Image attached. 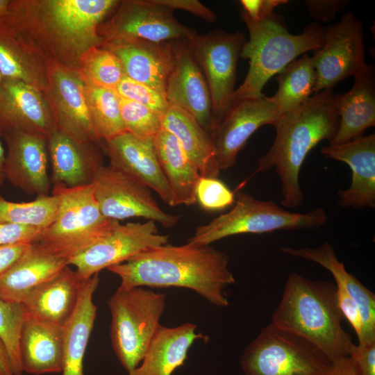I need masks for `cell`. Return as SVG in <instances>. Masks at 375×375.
Instances as JSON below:
<instances>
[{
    "label": "cell",
    "mask_w": 375,
    "mask_h": 375,
    "mask_svg": "<svg viewBox=\"0 0 375 375\" xmlns=\"http://www.w3.org/2000/svg\"><path fill=\"white\" fill-rule=\"evenodd\" d=\"M117 0H14L3 16L47 58L78 69L82 56L101 46L99 27Z\"/></svg>",
    "instance_id": "6da1fadb"
},
{
    "label": "cell",
    "mask_w": 375,
    "mask_h": 375,
    "mask_svg": "<svg viewBox=\"0 0 375 375\" xmlns=\"http://www.w3.org/2000/svg\"><path fill=\"white\" fill-rule=\"evenodd\" d=\"M228 256L210 245L165 244L143 251L108 269L122 288H182L194 291L212 305H229L226 288L235 283Z\"/></svg>",
    "instance_id": "7a4b0ae2"
},
{
    "label": "cell",
    "mask_w": 375,
    "mask_h": 375,
    "mask_svg": "<svg viewBox=\"0 0 375 375\" xmlns=\"http://www.w3.org/2000/svg\"><path fill=\"white\" fill-rule=\"evenodd\" d=\"M335 94L333 89L316 93L300 106L282 115L273 124L274 141L260 158L254 174L275 169L281 183V203L284 207L301 205V166L317 144L324 140L330 142L337 133L339 116Z\"/></svg>",
    "instance_id": "3957f363"
},
{
    "label": "cell",
    "mask_w": 375,
    "mask_h": 375,
    "mask_svg": "<svg viewBox=\"0 0 375 375\" xmlns=\"http://www.w3.org/2000/svg\"><path fill=\"white\" fill-rule=\"evenodd\" d=\"M335 283L289 274L272 324L319 347L331 360L349 356L353 343L344 330Z\"/></svg>",
    "instance_id": "277c9868"
},
{
    "label": "cell",
    "mask_w": 375,
    "mask_h": 375,
    "mask_svg": "<svg viewBox=\"0 0 375 375\" xmlns=\"http://www.w3.org/2000/svg\"><path fill=\"white\" fill-rule=\"evenodd\" d=\"M249 38L243 46L240 58L249 60V67L243 83L235 90L231 103L262 96V90L273 76L299 55L319 49L323 44L326 28L315 22L300 34H292L283 18L253 22L241 12Z\"/></svg>",
    "instance_id": "5b68a950"
},
{
    "label": "cell",
    "mask_w": 375,
    "mask_h": 375,
    "mask_svg": "<svg viewBox=\"0 0 375 375\" xmlns=\"http://www.w3.org/2000/svg\"><path fill=\"white\" fill-rule=\"evenodd\" d=\"M327 221L328 215L322 208L304 213L291 212L273 201H260L248 193L238 192L232 209L209 223L199 226L188 242L210 245L239 234L317 228Z\"/></svg>",
    "instance_id": "8992f818"
},
{
    "label": "cell",
    "mask_w": 375,
    "mask_h": 375,
    "mask_svg": "<svg viewBox=\"0 0 375 375\" xmlns=\"http://www.w3.org/2000/svg\"><path fill=\"white\" fill-rule=\"evenodd\" d=\"M112 349L128 372L141 362L159 326L166 295L144 287H119L108 301Z\"/></svg>",
    "instance_id": "52a82bcc"
},
{
    "label": "cell",
    "mask_w": 375,
    "mask_h": 375,
    "mask_svg": "<svg viewBox=\"0 0 375 375\" xmlns=\"http://www.w3.org/2000/svg\"><path fill=\"white\" fill-rule=\"evenodd\" d=\"M52 194L58 198L56 214L38 242L68 261L99 240L112 219L102 215L92 184L53 187Z\"/></svg>",
    "instance_id": "ba28073f"
},
{
    "label": "cell",
    "mask_w": 375,
    "mask_h": 375,
    "mask_svg": "<svg viewBox=\"0 0 375 375\" xmlns=\"http://www.w3.org/2000/svg\"><path fill=\"white\" fill-rule=\"evenodd\" d=\"M244 375H330L332 362L315 344L272 323L243 351Z\"/></svg>",
    "instance_id": "9c48e42d"
},
{
    "label": "cell",
    "mask_w": 375,
    "mask_h": 375,
    "mask_svg": "<svg viewBox=\"0 0 375 375\" xmlns=\"http://www.w3.org/2000/svg\"><path fill=\"white\" fill-rule=\"evenodd\" d=\"M207 82L215 128L229 108L235 92L237 65L247 39L240 31H195L186 40Z\"/></svg>",
    "instance_id": "30bf717a"
},
{
    "label": "cell",
    "mask_w": 375,
    "mask_h": 375,
    "mask_svg": "<svg viewBox=\"0 0 375 375\" xmlns=\"http://www.w3.org/2000/svg\"><path fill=\"white\" fill-rule=\"evenodd\" d=\"M92 185L99 209L107 219L142 217L171 228L181 218L163 211L147 186L110 165L99 170Z\"/></svg>",
    "instance_id": "8fae6325"
},
{
    "label": "cell",
    "mask_w": 375,
    "mask_h": 375,
    "mask_svg": "<svg viewBox=\"0 0 375 375\" xmlns=\"http://www.w3.org/2000/svg\"><path fill=\"white\" fill-rule=\"evenodd\" d=\"M312 52L315 94L354 76L367 65L362 23L352 12H346L340 21L326 28L322 45Z\"/></svg>",
    "instance_id": "7c38bea8"
},
{
    "label": "cell",
    "mask_w": 375,
    "mask_h": 375,
    "mask_svg": "<svg viewBox=\"0 0 375 375\" xmlns=\"http://www.w3.org/2000/svg\"><path fill=\"white\" fill-rule=\"evenodd\" d=\"M112 17L99 27L103 43L129 39L186 40L195 31L181 24L173 10L155 0L120 1Z\"/></svg>",
    "instance_id": "4fadbf2b"
},
{
    "label": "cell",
    "mask_w": 375,
    "mask_h": 375,
    "mask_svg": "<svg viewBox=\"0 0 375 375\" xmlns=\"http://www.w3.org/2000/svg\"><path fill=\"white\" fill-rule=\"evenodd\" d=\"M167 235L158 233L153 221L122 224L112 220L106 233L94 244L68 260L87 279L101 270L122 263L151 247L168 243Z\"/></svg>",
    "instance_id": "5bb4252c"
},
{
    "label": "cell",
    "mask_w": 375,
    "mask_h": 375,
    "mask_svg": "<svg viewBox=\"0 0 375 375\" xmlns=\"http://www.w3.org/2000/svg\"><path fill=\"white\" fill-rule=\"evenodd\" d=\"M57 129L81 141L97 142L85 83L76 69L49 60L45 92Z\"/></svg>",
    "instance_id": "9a60e30c"
},
{
    "label": "cell",
    "mask_w": 375,
    "mask_h": 375,
    "mask_svg": "<svg viewBox=\"0 0 375 375\" xmlns=\"http://www.w3.org/2000/svg\"><path fill=\"white\" fill-rule=\"evenodd\" d=\"M280 117L269 97L245 98L231 103L215 128L212 138L218 167H233L239 152L260 127L272 125Z\"/></svg>",
    "instance_id": "2e32d148"
},
{
    "label": "cell",
    "mask_w": 375,
    "mask_h": 375,
    "mask_svg": "<svg viewBox=\"0 0 375 375\" xmlns=\"http://www.w3.org/2000/svg\"><path fill=\"white\" fill-rule=\"evenodd\" d=\"M1 135L8 147L6 180L26 194L49 196L51 180L47 139L18 130H6Z\"/></svg>",
    "instance_id": "e0dca14e"
},
{
    "label": "cell",
    "mask_w": 375,
    "mask_h": 375,
    "mask_svg": "<svg viewBox=\"0 0 375 375\" xmlns=\"http://www.w3.org/2000/svg\"><path fill=\"white\" fill-rule=\"evenodd\" d=\"M165 97L169 105L190 113L212 135L215 124L210 91L186 40L175 43V61L167 80Z\"/></svg>",
    "instance_id": "ac0fdd59"
},
{
    "label": "cell",
    "mask_w": 375,
    "mask_h": 375,
    "mask_svg": "<svg viewBox=\"0 0 375 375\" xmlns=\"http://www.w3.org/2000/svg\"><path fill=\"white\" fill-rule=\"evenodd\" d=\"M57 129L46 94L24 82L3 78L0 94V133L18 130L46 139Z\"/></svg>",
    "instance_id": "d6986e66"
},
{
    "label": "cell",
    "mask_w": 375,
    "mask_h": 375,
    "mask_svg": "<svg viewBox=\"0 0 375 375\" xmlns=\"http://www.w3.org/2000/svg\"><path fill=\"white\" fill-rule=\"evenodd\" d=\"M102 45L118 57L125 76L165 97L167 80L175 61L174 42L129 39L104 42Z\"/></svg>",
    "instance_id": "ffe728a7"
},
{
    "label": "cell",
    "mask_w": 375,
    "mask_h": 375,
    "mask_svg": "<svg viewBox=\"0 0 375 375\" xmlns=\"http://www.w3.org/2000/svg\"><path fill=\"white\" fill-rule=\"evenodd\" d=\"M110 166L155 191L173 206L174 196L160 166L153 139L138 138L128 132L105 141Z\"/></svg>",
    "instance_id": "44dd1931"
},
{
    "label": "cell",
    "mask_w": 375,
    "mask_h": 375,
    "mask_svg": "<svg viewBox=\"0 0 375 375\" xmlns=\"http://www.w3.org/2000/svg\"><path fill=\"white\" fill-rule=\"evenodd\" d=\"M325 156L343 162L351 169L350 186L338 192V204L344 208L375 207V135L323 147Z\"/></svg>",
    "instance_id": "7402d4cb"
},
{
    "label": "cell",
    "mask_w": 375,
    "mask_h": 375,
    "mask_svg": "<svg viewBox=\"0 0 375 375\" xmlns=\"http://www.w3.org/2000/svg\"><path fill=\"white\" fill-rule=\"evenodd\" d=\"M47 142L53 187L90 185L103 166L95 142L78 140L58 129L48 137Z\"/></svg>",
    "instance_id": "603a6c76"
},
{
    "label": "cell",
    "mask_w": 375,
    "mask_h": 375,
    "mask_svg": "<svg viewBox=\"0 0 375 375\" xmlns=\"http://www.w3.org/2000/svg\"><path fill=\"white\" fill-rule=\"evenodd\" d=\"M47 58L21 31L0 17V73L3 78L33 85L44 94Z\"/></svg>",
    "instance_id": "cb8c5ba5"
},
{
    "label": "cell",
    "mask_w": 375,
    "mask_h": 375,
    "mask_svg": "<svg viewBox=\"0 0 375 375\" xmlns=\"http://www.w3.org/2000/svg\"><path fill=\"white\" fill-rule=\"evenodd\" d=\"M339 126L329 145H338L363 135L375 125V70L366 66L354 76L349 91L335 94Z\"/></svg>",
    "instance_id": "d4e9b609"
},
{
    "label": "cell",
    "mask_w": 375,
    "mask_h": 375,
    "mask_svg": "<svg viewBox=\"0 0 375 375\" xmlns=\"http://www.w3.org/2000/svg\"><path fill=\"white\" fill-rule=\"evenodd\" d=\"M285 253L314 262L333 276L336 287L347 292L357 303L362 321L363 331L358 344L375 342V294L354 275L347 272L344 265L337 257L333 247L324 242L317 247H281Z\"/></svg>",
    "instance_id": "484cf974"
},
{
    "label": "cell",
    "mask_w": 375,
    "mask_h": 375,
    "mask_svg": "<svg viewBox=\"0 0 375 375\" xmlns=\"http://www.w3.org/2000/svg\"><path fill=\"white\" fill-rule=\"evenodd\" d=\"M68 265L67 259L56 256L38 242L1 277L0 298L22 303L28 294Z\"/></svg>",
    "instance_id": "4316f807"
},
{
    "label": "cell",
    "mask_w": 375,
    "mask_h": 375,
    "mask_svg": "<svg viewBox=\"0 0 375 375\" xmlns=\"http://www.w3.org/2000/svg\"><path fill=\"white\" fill-rule=\"evenodd\" d=\"M19 351L23 372H62V326L28 314L21 331Z\"/></svg>",
    "instance_id": "83f0119b"
},
{
    "label": "cell",
    "mask_w": 375,
    "mask_h": 375,
    "mask_svg": "<svg viewBox=\"0 0 375 375\" xmlns=\"http://www.w3.org/2000/svg\"><path fill=\"white\" fill-rule=\"evenodd\" d=\"M69 266L28 294L22 303L28 315L60 326L66 323L86 280Z\"/></svg>",
    "instance_id": "f1b7e54d"
},
{
    "label": "cell",
    "mask_w": 375,
    "mask_h": 375,
    "mask_svg": "<svg viewBox=\"0 0 375 375\" xmlns=\"http://www.w3.org/2000/svg\"><path fill=\"white\" fill-rule=\"evenodd\" d=\"M196 330L197 325L190 322L175 327L160 325L140 364L128 375H172L184 365L194 342L206 338Z\"/></svg>",
    "instance_id": "f546056e"
},
{
    "label": "cell",
    "mask_w": 375,
    "mask_h": 375,
    "mask_svg": "<svg viewBox=\"0 0 375 375\" xmlns=\"http://www.w3.org/2000/svg\"><path fill=\"white\" fill-rule=\"evenodd\" d=\"M99 283V273L85 280L77 305L62 326V375L83 374V358L97 311L93 294Z\"/></svg>",
    "instance_id": "4dcf8cb0"
},
{
    "label": "cell",
    "mask_w": 375,
    "mask_h": 375,
    "mask_svg": "<svg viewBox=\"0 0 375 375\" xmlns=\"http://www.w3.org/2000/svg\"><path fill=\"white\" fill-rule=\"evenodd\" d=\"M162 128L174 135L201 176L216 177L219 174L212 135L207 132L190 113L169 106L162 117Z\"/></svg>",
    "instance_id": "1f68e13d"
},
{
    "label": "cell",
    "mask_w": 375,
    "mask_h": 375,
    "mask_svg": "<svg viewBox=\"0 0 375 375\" xmlns=\"http://www.w3.org/2000/svg\"><path fill=\"white\" fill-rule=\"evenodd\" d=\"M161 169L174 196L173 206L197 203L196 186L201 176L176 137L161 129L153 139Z\"/></svg>",
    "instance_id": "d6a6232c"
},
{
    "label": "cell",
    "mask_w": 375,
    "mask_h": 375,
    "mask_svg": "<svg viewBox=\"0 0 375 375\" xmlns=\"http://www.w3.org/2000/svg\"><path fill=\"white\" fill-rule=\"evenodd\" d=\"M278 90L269 97L280 117L297 108L311 97L317 81L311 56L306 53L286 65L276 76Z\"/></svg>",
    "instance_id": "836d02e7"
},
{
    "label": "cell",
    "mask_w": 375,
    "mask_h": 375,
    "mask_svg": "<svg viewBox=\"0 0 375 375\" xmlns=\"http://www.w3.org/2000/svg\"><path fill=\"white\" fill-rule=\"evenodd\" d=\"M85 87L97 140L105 142L126 133L121 116L119 96L116 90L87 83H85Z\"/></svg>",
    "instance_id": "e575fe53"
},
{
    "label": "cell",
    "mask_w": 375,
    "mask_h": 375,
    "mask_svg": "<svg viewBox=\"0 0 375 375\" xmlns=\"http://www.w3.org/2000/svg\"><path fill=\"white\" fill-rule=\"evenodd\" d=\"M58 205V198L54 194L28 202H12L0 194V222L45 229L54 219Z\"/></svg>",
    "instance_id": "d590c367"
},
{
    "label": "cell",
    "mask_w": 375,
    "mask_h": 375,
    "mask_svg": "<svg viewBox=\"0 0 375 375\" xmlns=\"http://www.w3.org/2000/svg\"><path fill=\"white\" fill-rule=\"evenodd\" d=\"M77 70L85 83L113 90L125 76L118 57L103 45L88 51Z\"/></svg>",
    "instance_id": "8d00e7d4"
},
{
    "label": "cell",
    "mask_w": 375,
    "mask_h": 375,
    "mask_svg": "<svg viewBox=\"0 0 375 375\" xmlns=\"http://www.w3.org/2000/svg\"><path fill=\"white\" fill-rule=\"evenodd\" d=\"M28 312L21 303L0 298V340L8 353L14 375H22L19 341L21 331Z\"/></svg>",
    "instance_id": "74e56055"
},
{
    "label": "cell",
    "mask_w": 375,
    "mask_h": 375,
    "mask_svg": "<svg viewBox=\"0 0 375 375\" xmlns=\"http://www.w3.org/2000/svg\"><path fill=\"white\" fill-rule=\"evenodd\" d=\"M122 122L126 132L143 139H154L162 129V116L140 103L119 97Z\"/></svg>",
    "instance_id": "f35d334b"
},
{
    "label": "cell",
    "mask_w": 375,
    "mask_h": 375,
    "mask_svg": "<svg viewBox=\"0 0 375 375\" xmlns=\"http://www.w3.org/2000/svg\"><path fill=\"white\" fill-rule=\"evenodd\" d=\"M197 202L206 210L226 208L235 203L234 192L216 177L200 176L196 186Z\"/></svg>",
    "instance_id": "ab89813d"
},
{
    "label": "cell",
    "mask_w": 375,
    "mask_h": 375,
    "mask_svg": "<svg viewBox=\"0 0 375 375\" xmlns=\"http://www.w3.org/2000/svg\"><path fill=\"white\" fill-rule=\"evenodd\" d=\"M121 98L145 106L163 116L169 103L166 97L152 88L124 76L115 89Z\"/></svg>",
    "instance_id": "60d3db41"
},
{
    "label": "cell",
    "mask_w": 375,
    "mask_h": 375,
    "mask_svg": "<svg viewBox=\"0 0 375 375\" xmlns=\"http://www.w3.org/2000/svg\"><path fill=\"white\" fill-rule=\"evenodd\" d=\"M44 231L35 226L0 222V247L38 242Z\"/></svg>",
    "instance_id": "b9f144b4"
},
{
    "label": "cell",
    "mask_w": 375,
    "mask_h": 375,
    "mask_svg": "<svg viewBox=\"0 0 375 375\" xmlns=\"http://www.w3.org/2000/svg\"><path fill=\"white\" fill-rule=\"evenodd\" d=\"M349 0H306L305 5L317 22L328 23L333 20L340 11L345 9Z\"/></svg>",
    "instance_id": "7bdbcfd3"
},
{
    "label": "cell",
    "mask_w": 375,
    "mask_h": 375,
    "mask_svg": "<svg viewBox=\"0 0 375 375\" xmlns=\"http://www.w3.org/2000/svg\"><path fill=\"white\" fill-rule=\"evenodd\" d=\"M287 0H241L243 13L253 22H262L274 15L276 7L285 4Z\"/></svg>",
    "instance_id": "ee69618b"
},
{
    "label": "cell",
    "mask_w": 375,
    "mask_h": 375,
    "mask_svg": "<svg viewBox=\"0 0 375 375\" xmlns=\"http://www.w3.org/2000/svg\"><path fill=\"white\" fill-rule=\"evenodd\" d=\"M155 1L172 10L178 9L189 12L209 23H214L217 19L213 10L197 0H155Z\"/></svg>",
    "instance_id": "f6af8a7d"
},
{
    "label": "cell",
    "mask_w": 375,
    "mask_h": 375,
    "mask_svg": "<svg viewBox=\"0 0 375 375\" xmlns=\"http://www.w3.org/2000/svg\"><path fill=\"white\" fill-rule=\"evenodd\" d=\"M359 375H375V342L353 344L349 356Z\"/></svg>",
    "instance_id": "bcb514c9"
},
{
    "label": "cell",
    "mask_w": 375,
    "mask_h": 375,
    "mask_svg": "<svg viewBox=\"0 0 375 375\" xmlns=\"http://www.w3.org/2000/svg\"><path fill=\"white\" fill-rule=\"evenodd\" d=\"M31 244L0 247V278L24 255Z\"/></svg>",
    "instance_id": "7dc6e473"
},
{
    "label": "cell",
    "mask_w": 375,
    "mask_h": 375,
    "mask_svg": "<svg viewBox=\"0 0 375 375\" xmlns=\"http://www.w3.org/2000/svg\"><path fill=\"white\" fill-rule=\"evenodd\" d=\"M330 375H359V374L353 359L350 356H344L332 361Z\"/></svg>",
    "instance_id": "c3c4849f"
},
{
    "label": "cell",
    "mask_w": 375,
    "mask_h": 375,
    "mask_svg": "<svg viewBox=\"0 0 375 375\" xmlns=\"http://www.w3.org/2000/svg\"><path fill=\"white\" fill-rule=\"evenodd\" d=\"M0 375H14L6 350L0 340Z\"/></svg>",
    "instance_id": "681fc988"
},
{
    "label": "cell",
    "mask_w": 375,
    "mask_h": 375,
    "mask_svg": "<svg viewBox=\"0 0 375 375\" xmlns=\"http://www.w3.org/2000/svg\"><path fill=\"white\" fill-rule=\"evenodd\" d=\"M1 135L0 133V186L2 185L6 180L5 172L6 155L1 140Z\"/></svg>",
    "instance_id": "f907efd6"
},
{
    "label": "cell",
    "mask_w": 375,
    "mask_h": 375,
    "mask_svg": "<svg viewBox=\"0 0 375 375\" xmlns=\"http://www.w3.org/2000/svg\"><path fill=\"white\" fill-rule=\"evenodd\" d=\"M10 3V0H0V17L6 12Z\"/></svg>",
    "instance_id": "816d5d0a"
},
{
    "label": "cell",
    "mask_w": 375,
    "mask_h": 375,
    "mask_svg": "<svg viewBox=\"0 0 375 375\" xmlns=\"http://www.w3.org/2000/svg\"><path fill=\"white\" fill-rule=\"evenodd\" d=\"M2 82H3V77L0 73V94H1V85H2Z\"/></svg>",
    "instance_id": "f5cc1de1"
}]
</instances>
